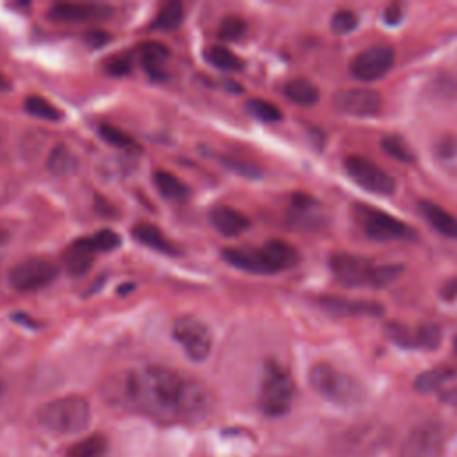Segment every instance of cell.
<instances>
[{
  "instance_id": "cell-1",
  "label": "cell",
  "mask_w": 457,
  "mask_h": 457,
  "mask_svg": "<svg viewBox=\"0 0 457 457\" xmlns=\"http://www.w3.org/2000/svg\"><path fill=\"white\" fill-rule=\"evenodd\" d=\"M120 391L130 407L164 423L196 420L211 405L202 382L154 364L125 373Z\"/></svg>"
},
{
  "instance_id": "cell-2",
  "label": "cell",
  "mask_w": 457,
  "mask_h": 457,
  "mask_svg": "<svg viewBox=\"0 0 457 457\" xmlns=\"http://www.w3.org/2000/svg\"><path fill=\"white\" fill-rule=\"evenodd\" d=\"M330 270L346 287H386L402 273V266L398 264L378 266L366 257L352 253H334L330 257Z\"/></svg>"
},
{
  "instance_id": "cell-3",
  "label": "cell",
  "mask_w": 457,
  "mask_h": 457,
  "mask_svg": "<svg viewBox=\"0 0 457 457\" xmlns=\"http://www.w3.org/2000/svg\"><path fill=\"white\" fill-rule=\"evenodd\" d=\"M309 384L321 398L339 407H352L364 400V386L350 373L328 362H316L309 370Z\"/></svg>"
},
{
  "instance_id": "cell-4",
  "label": "cell",
  "mask_w": 457,
  "mask_h": 457,
  "mask_svg": "<svg viewBox=\"0 0 457 457\" xmlns=\"http://www.w3.org/2000/svg\"><path fill=\"white\" fill-rule=\"evenodd\" d=\"M91 420V407L82 396H64L46 402L37 411V421L57 434L84 430Z\"/></svg>"
},
{
  "instance_id": "cell-5",
  "label": "cell",
  "mask_w": 457,
  "mask_h": 457,
  "mask_svg": "<svg viewBox=\"0 0 457 457\" xmlns=\"http://www.w3.org/2000/svg\"><path fill=\"white\" fill-rule=\"evenodd\" d=\"M295 398V382L291 373L277 361L264 364L261 389H259V409L266 416L286 414Z\"/></svg>"
},
{
  "instance_id": "cell-6",
  "label": "cell",
  "mask_w": 457,
  "mask_h": 457,
  "mask_svg": "<svg viewBox=\"0 0 457 457\" xmlns=\"http://www.w3.org/2000/svg\"><path fill=\"white\" fill-rule=\"evenodd\" d=\"M446 427L439 420H423L405 436L398 457H441Z\"/></svg>"
},
{
  "instance_id": "cell-7",
  "label": "cell",
  "mask_w": 457,
  "mask_h": 457,
  "mask_svg": "<svg viewBox=\"0 0 457 457\" xmlns=\"http://www.w3.org/2000/svg\"><path fill=\"white\" fill-rule=\"evenodd\" d=\"M59 275V268L54 261L45 257H29L16 262L7 275V280L16 291H37L52 284Z\"/></svg>"
},
{
  "instance_id": "cell-8",
  "label": "cell",
  "mask_w": 457,
  "mask_h": 457,
  "mask_svg": "<svg viewBox=\"0 0 457 457\" xmlns=\"http://www.w3.org/2000/svg\"><path fill=\"white\" fill-rule=\"evenodd\" d=\"M355 214H357V220L362 225V230L366 232V236H370L375 241L387 243V241L414 237V232L407 223L400 221L398 218H395L384 211L366 207V205H357Z\"/></svg>"
},
{
  "instance_id": "cell-9",
  "label": "cell",
  "mask_w": 457,
  "mask_h": 457,
  "mask_svg": "<svg viewBox=\"0 0 457 457\" xmlns=\"http://www.w3.org/2000/svg\"><path fill=\"white\" fill-rule=\"evenodd\" d=\"M346 175L362 189L373 195H393L396 191L395 179L373 161L362 155H350L345 159Z\"/></svg>"
},
{
  "instance_id": "cell-10",
  "label": "cell",
  "mask_w": 457,
  "mask_h": 457,
  "mask_svg": "<svg viewBox=\"0 0 457 457\" xmlns=\"http://www.w3.org/2000/svg\"><path fill=\"white\" fill-rule=\"evenodd\" d=\"M173 337L191 361H204L212 348L211 328L195 316H182L173 323Z\"/></svg>"
},
{
  "instance_id": "cell-11",
  "label": "cell",
  "mask_w": 457,
  "mask_h": 457,
  "mask_svg": "<svg viewBox=\"0 0 457 457\" xmlns=\"http://www.w3.org/2000/svg\"><path fill=\"white\" fill-rule=\"evenodd\" d=\"M395 62V48L378 43L373 46H368L366 50L359 52L348 64L350 75L362 82H373L382 79Z\"/></svg>"
},
{
  "instance_id": "cell-12",
  "label": "cell",
  "mask_w": 457,
  "mask_h": 457,
  "mask_svg": "<svg viewBox=\"0 0 457 457\" xmlns=\"http://www.w3.org/2000/svg\"><path fill=\"white\" fill-rule=\"evenodd\" d=\"M337 112L357 118H371L382 111V96L371 87H346L332 96Z\"/></svg>"
},
{
  "instance_id": "cell-13",
  "label": "cell",
  "mask_w": 457,
  "mask_h": 457,
  "mask_svg": "<svg viewBox=\"0 0 457 457\" xmlns=\"http://www.w3.org/2000/svg\"><path fill=\"white\" fill-rule=\"evenodd\" d=\"M318 305L332 316L346 318H375L384 312V307L373 300H352L343 296H321Z\"/></svg>"
},
{
  "instance_id": "cell-14",
  "label": "cell",
  "mask_w": 457,
  "mask_h": 457,
  "mask_svg": "<svg viewBox=\"0 0 457 457\" xmlns=\"http://www.w3.org/2000/svg\"><path fill=\"white\" fill-rule=\"evenodd\" d=\"M112 9L104 4H70V2H61L54 4L48 9V16L57 21H73V23H82V21H95V20H105L111 16Z\"/></svg>"
},
{
  "instance_id": "cell-15",
  "label": "cell",
  "mask_w": 457,
  "mask_h": 457,
  "mask_svg": "<svg viewBox=\"0 0 457 457\" xmlns=\"http://www.w3.org/2000/svg\"><path fill=\"white\" fill-rule=\"evenodd\" d=\"M221 257L234 268L243 270L246 273L270 275L275 273L262 248H225Z\"/></svg>"
},
{
  "instance_id": "cell-16",
  "label": "cell",
  "mask_w": 457,
  "mask_h": 457,
  "mask_svg": "<svg viewBox=\"0 0 457 457\" xmlns=\"http://www.w3.org/2000/svg\"><path fill=\"white\" fill-rule=\"evenodd\" d=\"M384 441V436L380 430L373 427H355L353 430L346 432L339 439V450L341 453L359 455L366 452H373V448L380 446Z\"/></svg>"
},
{
  "instance_id": "cell-17",
  "label": "cell",
  "mask_w": 457,
  "mask_h": 457,
  "mask_svg": "<svg viewBox=\"0 0 457 457\" xmlns=\"http://www.w3.org/2000/svg\"><path fill=\"white\" fill-rule=\"evenodd\" d=\"M211 223L212 227L227 237H234L243 234L248 227H250V220L237 209L230 207V205H216L211 214Z\"/></svg>"
},
{
  "instance_id": "cell-18",
  "label": "cell",
  "mask_w": 457,
  "mask_h": 457,
  "mask_svg": "<svg viewBox=\"0 0 457 457\" xmlns=\"http://www.w3.org/2000/svg\"><path fill=\"white\" fill-rule=\"evenodd\" d=\"M418 209H420V214L425 218V221L430 227H434V230H437L446 237L457 239V218L452 212H448L446 209H443L441 205L430 200H421L418 204Z\"/></svg>"
},
{
  "instance_id": "cell-19",
  "label": "cell",
  "mask_w": 457,
  "mask_h": 457,
  "mask_svg": "<svg viewBox=\"0 0 457 457\" xmlns=\"http://www.w3.org/2000/svg\"><path fill=\"white\" fill-rule=\"evenodd\" d=\"M95 252L93 248L89 246V243L86 241V236L84 237H79L75 239L62 253V262H64V268L68 270V273L71 275H84L93 261H95Z\"/></svg>"
},
{
  "instance_id": "cell-20",
  "label": "cell",
  "mask_w": 457,
  "mask_h": 457,
  "mask_svg": "<svg viewBox=\"0 0 457 457\" xmlns=\"http://www.w3.org/2000/svg\"><path fill=\"white\" fill-rule=\"evenodd\" d=\"M132 236L143 243L145 246L155 250V252H161V253H170V255H175L179 250L177 246L161 232V228L154 223H146V221H141L137 225L132 227Z\"/></svg>"
},
{
  "instance_id": "cell-21",
  "label": "cell",
  "mask_w": 457,
  "mask_h": 457,
  "mask_svg": "<svg viewBox=\"0 0 457 457\" xmlns=\"http://www.w3.org/2000/svg\"><path fill=\"white\" fill-rule=\"evenodd\" d=\"M261 248L266 253V257H268L275 273H278L282 270H287V268H293L300 259L296 248L291 246L289 243L282 241V239H270Z\"/></svg>"
},
{
  "instance_id": "cell-22",
  "label": "cell",
  "mask_w": 457,
  "mask_h": 457,
  "mask_svg": "<svg viewBox=\"0 0 457 457\" xmlns=\"http://www.w3.org/2000/svg\"><path fill=\"white\" fill-rule=\"evenodd\" d=\"M432 155L437 166L457 179V136L455 134H443L432 145Z\"/></svg>"
},
{
  "instance_id": "cell-23",
  "label": "cell",
  "mask_w": 457,
  "mask_h": 457,
  "mask_svg": "<svg viewBox=\"0 0 457 457\" xmlns=\"http://www.w3.org/2000/svg\"><path fill=\"white\" fill-rule=\"evenodd\" d=\"M170 57V50L157 41L145 43L141 46V64L152 79H164V64Z\"/></svg>"
},
{
  "instance_id": "cell-24",
  "label": "cell",
  "mask_w": 457,
  "mask_h": 457,
  "mask_svg": "<svg viewBox=\"0 0 457 457\" xmlns=\"http://www.w3.org/2000/svg\"><path fill=\"white\" fill-rule=\"evenodd\" d=\"M154 184L157 191L171 202H184L189 196V187L186 186V182H182L168 170H155Z\"/></svg>"
},
{
  "instance_id": "cell-25",
  "label": "cell",
  "mask_w": 457,
  "mask_h": 457,
  "mask_svg": "<svg viewBox=\"0 0 457 457\" xmlns=\"http://www.w3.org/2000/svg\"><path fill=\"white\" fill-rule=\"evenodd\" d=\"M284 95L298 105H312L318 102L320 98V91L318 86L312 84L307 79H293L286 84L284 87Z\"/></svg>"
},
{
  "instance_id": "cell-26",
  "label": "cell",
  "mask_w": 457,
  "mask_h": 457,
  "mask_svg": "<svg viewBox=\"0 0 457 457\" xmlns=\"http://www.w3.org/2000/svg\"><path fill=\"white\" fill-rule=\"evenodd\" d=\"M455 370L453 368H446V366H441V368H432V370H427L423 373H420L414 380V387L420 391V393H432V391H437L443 384H446L448 380H452L455 377Z\"/></svg>"
},
{
  "instance_id": "cell-27",
  "label": "cell",
  "mask_w": 457,
  "mask_h": 457,
  "mask_svg": "<svg viewBox=\"0 0 457 457\" xmlns=\"http://www.w3.org/2000/svg\"><path fill=\"white\" fill-rule=\"evenodd\" d=\"M205 59L218 70H225V71H239L245 62L227 46L221 45H212L207 48L205 52Z\"/></svg>"
},
{
  "instance_id": "cell-28",
  "label": "cell",
  "mask_w": 457,
  "mask_h": 457,
  "mask_svg": "<svg viewBox=\"0 0 457 457\" xmlns=\"http://www.w3.org/2000/svg\"><path fill=\"white\" fill-rule=\"evenodd\" d=\"M182 20H184V5L180 2H168L164 7H161L157 16L150 23V29L173 30L182 23Z\"/></svg>"
},
{
  "instance_id": "cell-29",
  "label": "cell",
  "mask_w": 457,
  "mask_h": 457,
  "mask_svg": "<svg viewBox=\"0 0 457 457\" xmlns=\"http://www.w3.org/2000/svg\"><path fill=\"white\" fill-rule=\"evenodd\" d=\"M107 452V439L102 434H93L75 443L66 457H104Z\"/></svg>"
},
{
  "instance_id": "cell-30",
  "label": "cell",
  "mask_w": 457,
  "mask_h": 457,
  "mask_svg": "<svg viewBox=\"0 0 457 457\" xmlns=\"http://www.w3.org/2000/svg\"><path fill=\"white\" fill-rule=\"evenodd\" d=\"M23 107H25V111L30 116H36V118H41V120H46V121H59V120H62L61 109H57L54 104H50L46 98H43L39 95L27 96Z\"/></svg>"
},
{
  "instance_id": "cell-31",
  "label": "cell",
  "mask_w": 457,
  "mask_h": 457,
  "mask_svg": "<svg viewBox=\"0 0 457 457\" xmlns=\"http://www.w3.org/2000/svg\"><path fill=\"white\" fill-rule=\"evenodd\" d=\"M98 134L112 146L116 148H121V150H137V141L129 136L127 132H123L121 129L111 125V123H100L98 127Z\"/></svg>"
},
{
  "instance_id": "cell-32",
  "label": "cell",
  "mask_w": 457,
  "mask_h": 457,
  "mask_svg": "<svg viewBox=\"0 0 457 457\" xmlns=\"http://www.w3.org/2000/svg\"><path fill=\"white\" fill-rule=\"evenodd\" d=\"M77 168L75 155L62 145H57L48 157V170L54 173H71Z\"/></svg>"
},
{
  "instance_id": "cell-33",
  "label": "cell",
  "mask_w": 457,
  "mask_h": 457,
  "mask_svg": "<svg viewBox=\"0 0 457 457\" xmlns=\"http://www.w3.org/2000/svg\"><path fill=\"white\" fill-rule=\"evenodd\" d=\"M86 241L89 243V246L93 248L95 253L111 252V250H116L121 245L120 236L111 228H102L95 234H89V236H86Z\"/></svg>"
},
{
  "instance_id": "cell-34",
  "label": "cell",
  "mask_w": 457,
  "mask_h": 457,
  "mask_svg": "<svg viewBox=\"0 0 457 457\" xmlns=\"http://www.w3.org/2000/svg\"><path fill=\"white\" fill-rule=\"evenodd\" d=\"M380 146H382V150L387 155H391L396 161H402V162H412L414 161L412 150L409 148V145L400 136H386V137H382Z\"/></svg>"
},
{
  "instance_id": "cell-35",
  "label": "cell",
  "mask_w": 457,
  "mask_h": 457,
  "mask_svg": "<svg viewBox=\"0 0 457 457\" xmlns=\"http://www.w3.org/2000/svg\"><path fill=\"white\" fill-rule=\"evenodd\" d=\"M246 109H248V112H250L253 118H257V120H261V121H278V120L282 118L280 109H278L275 104H271V102H268V100H262V98H252V100H248Z\"/></svg>"
},
{
  "instance_id": "cell-36",
  "label": "cell",
  "mask_w": 457,
  "mask_h": 457,
  "mask_svg": "<svg viewBox=\"0 0 457 457\" xmlns=\"http://www.w3.org/2000/svg\"><path fill=\"white\" fill-rule=\"evenodd\" d=\"M359 25V16L352 9H339L330 18V30L334 34H350Z\"/></svg>"
},
{
  "instance_id": "cell-37",
  "label": "cell",
  "mask_w": 457,
  "mask_h": 457,
  "mask_svg": "<svg viewBox=\"0 0 457 457\" xmlns=\"http://www.w3.org/2000/svg\"><path fill=\"white\" fill-rule=\"evenodd\" d=\"M246 32V21L237 14H228L220 23V37L225 41H236Z\"/></svg>"
},
{
  "instance_id": "cell-38",
  "label": "cell",
  "mask_w": 457,
  "mask_h": 457,
  "mask_svg": "<svg viewBox=\"0 0 457 457\" xmlns=\"http://www.w3.org/2000/svg\"><path fill=\"white\" fill-rule=\"evenodd\" d=\"M441 341V330L434 323H425L416 327V348H437Z\"/></svg>"
},
{
  "instance_id": "cell-39",
  "label": "cell",
  "mask_w": 457,
  "mask_h": 457,
  "mask_svg": "<svg viewBox=\"0 0 457 457\" xmlns=\"http://www.w3.org/2000/svg\"><path fill=\"white\" fill-rule=\"evenodd\" d=\"M105 70L109 75H116V77L127 75L130 70V59L127 55H116L105 64Z\"/></svg>"
},
{
  "instance_id": "cell-40",
  "label": "cell",
  "mask_w": 457,
  "mask_h": 457,
  "mask_svg": "<svg viewBox=\"0 0 457 457\" xmlns=\"http://www.w3.org/2000/svg\"><path fill=\"white\" fill-rule=\"evenodd\" d=\"M225 164L234 170L236 173H241V175H246V177H259L261 171L259 168H255L253 164H248V162H241L237 159H225Z\"/></svg>"
},
{
  "instance_id": "cell-41",
  "label": "cell",
  "mask_w": 457,
  "mask_h": 457,
  "mask_svg": "<svg viewBox=\"0 0 457 457\" xmlns=\"http://www.w3.org/2000/svg\"><path fill=\"white\" fill-rule=\"evenodd\" d=\"M109 39H111V36H109L107 32L100 30V29H93V30H89V32L86 34V43H87L89 46H93V48L104 46Z\"/></svg>"
},
{
  "instance_id": "cell-42",
  "label": "cell",
  "mask_w": 457,
  "mask_h": 457,
  "mask_svg": "<svg viewBox=\"0 0 457 457\" xmlns=\"http://www.w3.org/2000/svg\"><path fill=\"white\" fill-rule=\"evenodd\" d=\"M403 18V7L400 4H391L384 9V21L389 25L400 23Z\"/></svg>"
},
{
  "instance_id": "cell-43",
  "label": "cell",
  "mask_w": 457,
  "mask_h": 457,
  "mask_svg": "<svg viewBox=\"0 0 457 457\" xmlns=\"http://www.w3.org/2000/svg\"><path fill=\"white\" fill-rule=\"evenodd\" d=\"M441 296H443L446 302L457 300V278L448 280V282L441 287Z\"/></svg>"
},
{
  "instance_id": "cell-44",
  "label": "cell",
  "mask_w": 457,
  "mask_h": 457,
  "mask_svg": "<svg viewBox=\"0 0 457 457\" xmlns=\"http://www.w3.org/2000/svg\"><path fill=\"white\" fill-rule=\"evenodd\" d=\"M441 400H443L445 403L452 405L453 409H457V387H452V389L445 391V393L441 395Z\"/></svg>"
},
{
  "instance_id": "cell-45",
  "label": "cell",
  "mask_w": 457,
  "mask_h": 457,
  "mask_svg": "<svg viewBox=\"0 0 457 457\" xmlns=\"http://www.w3.org/2000/svg\"><path fill=\"white\" fill-rule=\"evenodd\" d=\"M9 84H11V82H9V79H7L5 75H2V73H0V91H5V89H9V87H11Z\"/></svg>"
},
{
  "instance_id": "cell-46",
  "label": "cell",
  "mask_w": 457,
  "mask_h": 457,
  "mask_svg": "<svg viewBox=\"0 0 457 457\" xmlns=\"http://www.w3.org/2000/svg\"><path fill=\"white\" fill-rule=\"evenodd\" d=\"M5 239H7V232H4V230L0 228V245H2Z\"/></svg>"
},
{
  "instance_id": "cell-47",
  "label": "cell",
  "mask_w": 457,
  "mask_h": 457,
  "mask_svg": "<svg viewBox=\"0 0 457 457\" xmlns=\"http://www.w3.org/2000/svg\"><path fill=\"white\" fill-rule=\"evenodd\" d=\"M453 352H455V355H457V337H453Z\"/></svg>"
},
{
  "instance_id": "cell-48",
  "label": "cell",
  "mask_w": 457,
  "mask_h": 457,
  "mask_svg": "<svg viewBox=\"0 0 457 457\" xmlns=\"http://www.w3.org/2000/svg\"><path fill=\"white\" fill-rule=\"evenodd\" d=\"M0 393H2V382H0Z\"/></svg>"
}]
</instances>
